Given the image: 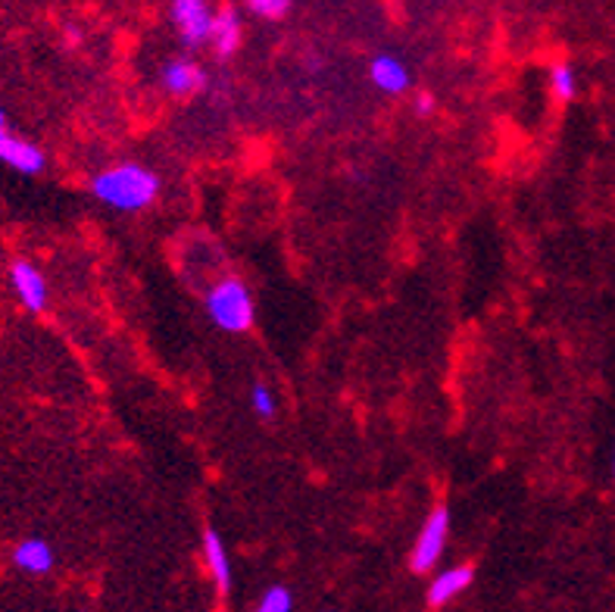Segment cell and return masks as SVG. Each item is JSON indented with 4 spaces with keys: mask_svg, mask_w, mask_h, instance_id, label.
<instances>
[{
    "mask_svg": "<svg viewBox=\"0 0 615 612\" xmlns=\"http://www.w3.org/2000/svg\"><path fill=\"white\" fill-rule=\"evenodd\" d=\"M91 194L119 213H138L160 198V175L148 165L122 163L103 169L91 182Z\"/></svg>",
    "mask_w": 615,
    "mask_h": 612,
    "instance_id": "cell-1",
    "label": "cell"
},
{
    "mask_svg": "<svg viewBox=\"0 0 615 612\" xmlns=\"http://www.w3.org/2000/svg\"><path fill=\"white\" fill-rule=\"evenodd\" d=\"M203 303H206V315L222 331L241 334V331L253 329V298H250L248 284L238 275H225L222 282L213 284Z\"/></svg>",
    "mask_w": 615,
    "mask_h": 612,
    "instance_id": "cell-2",
    "label": "cell"
},
{
    "mask_svg": "<svg viewBox=\"0 0 615 612\" xmlns=\"http://www.w3.org/2000/svg\"><path fill=\"white\" fill-rule=\"evenodd\" d=\"M450 538V513L444 506H437L429 519H425V525L419 531L416 544H413V553H410V569L413 572H432L437 560L444 556V546H447Z\"/></svg>",
    "mask_w": 615,
    "mask_h": 612,
    "instance_id": "cell-3",
    "label": "cell"
},
{
    "mask_svg": "<svg viewBox=\"0 0 615 612\" xmlns=\"http://www.w3.org/2000/svg\"><path fill=\"white\" fill-rule=\"evenodd\" d=\"M172 19L188 48H200L203 41H210L213 13L206 0H172Z\"/></svg>",
    "mask_w": 615,
    "mask_h": 612,
    "instance_id": "cell-4",
    "label": "cell"
},
{
    "mask_svg": "<svg viewBox=\"0 0 615 612\" xmlns=\"http://www.w3.org/2000/svg\"><path fill=\"white\" fill-rule=\"evenodd\" d=\"M10 284H13V294L19 298V303L29 313H41L48 307V279L29 260H17V263L10 265Z\"/></svg>",
    "mask_w": 615,
    "mask_h": 612,
    "instance_id": "cell-5",
    "label": "cell"
},
{
    "mask_svg": "<svg viewBox=\"0 0 615 612\" xmlns=\"http://www.w3.org/2000/svg\"><path fill=\"white\" fill-rule=\"evenodd\" d=\"M0 163L17 169L22 175H41L44 165H48V157H44V150L38 148V144L26 141V138H17L7 129V132H0Z\"/></svg>",
    "mask_w": 615,
    "mask_h": 612,
    "instance_id": "cell-6",
    "label": "cell"
},
{
    "mask_svg": "<svg viewBox=\"0 0 615 612\" xmlns=\"http://www.w3.org/2000/svg\"><path fill=\"white\" fill-rule=\"evenodd\" d=\"M203 560H206V569H210V579L216 581L219 594H229L234 581L232 560H229V550H225V541L219 538L216 529L203 531Z\"/></svg>",
    "mask_w": 615,
    "mask_h": 612,
    "instance_id": "cell-7",
    "label": "cell"
},
{
    "mask_svg": "<svg viewBox=\"0 0 615 612\" xmlns=\"http://www.w3.org/2000/svg\"><path fill=\"white\" fill-rule=\"evenodd\" d=\"M369 79L384 94H403L410 88V69L394 53H379L369 67Z\"/></svg>",
    "mask_w": 615,
    "mask_h": 612,
    "instance_id": "cell-8",
    "label": "cell"
},
{
    "mask_svg": "<svg viewBox=\"0 0 615 612\" xmlns=\"http://www.w3.org/2000/svg\"><path fill=\"white\" fill-rule=\"evenodd\" d=\"M57 563V553L44 538H26L13 546V565L26 575H48Z\"/></svg>",
    "mask_w": 615,
    "mask_h": 612,
    "instance_id": "cell-9",
    "label": "cell"
},
{
    "mask_svg": "<svg viewBox=\"0 0 615 612\" xmlns=\"http://www.w3.org/2000/svg\"><path fill=\"white\" fill-rule=\"evenodd\" d=\"M160 82L167 88L169 94H175V98H188V94H194L200 91L203 84H206V76H203V69L198 63H191V60H169L163 72H160Z\"/></svg>",
    "mask_w": 615,
    "mask_h": 612,
    "instance_id": "cell-10",
    "label": "cell"
},
{
    "mask_svg": "<svg viewBox=\"0 0 615 612\" xmlns=\"http://www.w3.org/2000/svg\"><path fill=\"white\" fill-rule=\"evenodd\" d=\"M210 44L216 48L222 60H229L238 44H241V19L232 7H222L219 13H213V26H210Z\"/></svg>",
    "mask_w": 615,
    "mask_h": 612,
    "instance_id": "cell-11",
    "label": "cell"
},
{
    "mask_svg": "<svg viewBox=\"0 0 615 612\" xmlns=\"http://www.w3.org/2000/svg\"><path fill=\"white\" fill-rule=\"evenodd\" d=\"M472 584V569L468 565H456V569H444L437 572L429 584V606H444L453 596H460Z\"/></svg>",
    "mask_w": 615,
    "mask_h": 612,
    "instance_id": "cell-12",
    "label": "cell"
},
{
    "mask_svg": "<svg viewBox=\"0 0 615 612\" xmlns=\"http://www.w3.org/2000/svg\"><path fill=\"white\" fill-rule=\"evenodd\" d=\"M550 91H553V98L556 100H575L578 94V76H575V69L572 63H556V67L550 69Z\"/></svg>",
    "mask_w": 615,
    "mask_h": 612,
    "instance_id": "cell-13",
    "label": "cell"
},
{
    "mask_svg": "<svg viewBox=\"0 0 615 612\" xmlns=\"http://www.w3.org/2000/svg\"><path fill=\"white\" fill-rule=\"evenodd\" d=\"M253 612H294V594L284 584H272Z\"/></svg>",
    "mask_w": 615,
    "mask_h": 612,
    "instance_id": "cell-14",
    "label": "cell"
},
{
    "mask_svg": "<svg viewBox=\"0 0 615 612\" xmlns=\"http://www.w3.org/2000/svg\"><path fill=\"white\" fill-rule=\"evenodd\" d=\"M250 407H253V413L260 415V419H275V413H279V400L272 394V388L263 384V381H256L250 388Z\"/></svg>",
    "mask_w": 615,
    "mask_h": 612,
    "instance_id": "cell-15",
    "label": "cell"
},
{
    "mask_svg": "<svg viewBox=\"0 0 615 612\" xmlns=\"http://www.w3.org/2000/svg\"><path fill=\"white\" fill-rule=\"evenodd\" d=\"M291 3H294V0H248L250 10H253L256 17H263V19H282V17H288Z\"/></svg>",
    "mask_w": 615,
    "mask_h": 612,
    "instance_id": "cell-16",
    "label": "cell"
},
{
    "mask_svg": "<svg viewBox=\"0 0 615 612\" xmlns=\"http://www.w3.org/2000/svg\"><path fill=\"white\" fill-rule=\"evenodd\" d=\"M432 107H434V100L429 98V94H422V98L416 100V113H419V117H429V113H432Z\"/></svg>",
    "mask_w": 615,
    "mask_h": 612,
    "instance_id": "cell-17",
    "label": "cell"
},
{
    "mask_svg": "<svg viewBox=\"0 0 615 612\" xmlns=\"http://www.w3.org/2000/svg\"><path fill=\"white\" fill-rule=\"evenodd\" d=\"M10 126H7V113H3V107H0V132H7Z\"/></svg>",
    "mask_w": 615,
    "mask_h": 612,
    "instance_id": "cell-18",
    "label": "cell"
},
{
    "mask_svg": "<svg viewBox=\"0 0 615 612\" xmlns=\"http://www.w3.org/2000/svg\"><path fill=\"white\" fill-rule=\"evenodd\" d=\"M613 475H615V457H613Z\"/></svg>",
    "mask_w": 615,
    "mask_h": 612,
    "instance_id": "cell-19",
    "label": "cell"
}]
</instances>
